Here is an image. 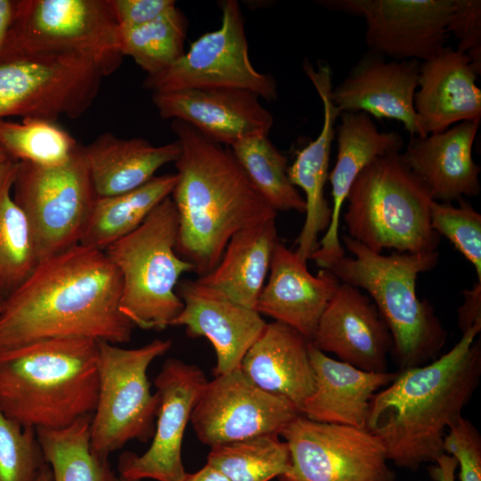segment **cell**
Instances as JSON below:
<instances>
[{
  "label": "cell",
  "mask_w": 481,
  "mask_h": 481,
  "mask_svg": "<svg viewBox=\"0 0 481 481\" xmlns=\"http://www.w3.org/2000/svg\"><path fill=\"white\" fill-rule=\"evenodd\" d=\"M123 282L104 251L81 244L41 261L5 296L0 352L38 340H131L135 325L120 311Z\"/></svg>",
  "instance_id": "1"
},
{
  "label": "cell",
  "mask_w": 481,
  "mask_h": 481,
  "mask_svg": "<svg viewBox=\"0 0 481 481\" xmlns=\"http://www.w3.org/2000/svg\"><path fill=\"white\" fill-rule=\"evenodd\" d=\"M473 328L446 354L398 371L371 398L365 428L383 444L388 461L417 470L445 453L449 426L462 416L481 379V345Z\"/></svg>",
  "instance_id": "2"
},
{
  "label": "cell",
  "mask_w": 481,
  "mask_h": 481,
  "mask_svg": "<svg viewBox=\"0 0 481 481\" xmlns=\"http://www.w3.org/2000/svg\"><path fill=\"white\" fill-rule=\"evenodd\" d=\"M171 128L181 146L175 162L178 180L170 196L178 214L175 251L200 278L216 268L235 233L277 212L231 149L182 120L173 119Z\"/></svg>",
  "instance_id": "3"
},
{
  "label": "cell",
  "mask_w": 481,
  "mask_h": 481,
  "mask_svg": "<svg viewBox=\"0 0 481 481\" xmlns=\"http://www.w3.org/2000/svg\"><path fill=\"white\" fill-rule=\"evenodd\" d=\"M98 342L38 340L0 352V410L23 427L62 429L92 415L99 395Z\"/></svg>",
  "instance_id": "4"
},
{
  "label": "cell",
  "mask_w": 481,
  "mask_h": 481,
  "mask_svg": "<svg viewBox=\"0 0 481 481\" xmlns=\"http://www.w3.org/2000/svg\"><path fill=\"white\" fill-rule=\"evenodd\" d=\"M352 254L330 270L341 282L364 289L385 321L393 340L392 355L399 371L428 364L441 355L448 333L427 299H420V273L435 268L437 250L426 253H375L344 234Z\"/></svg>",
  "instance_id": "5"
},
{
  "label": "cell",
  "mask_w": 481,
  "mask_h": 481,
  "mask_svg": "<svg viewBox=\"0 0 481 481\" xmlns=\"http://www.w3.org/2000/svg\"><path fill=\"white\" fill-rule=\"evenodd\" d=\"M433 199L400 152L375 158L357 175L343 214L348 236L375 253L437 250Z\"/></svg>",
  "instance_id": "6"
},
{
  "label": "cell",
  "mask_w": 481,
  "mask_h": 481,
  "mask_svg": "<svg viewBox=\"0 0 481 481\" xmlns=\"http://www.w3.org/2000/svg\"><path fill=\"white\" fill-rule=\"evenodd\" d=\"M177 233L178 214L169 196L104 250L122 277L120 311L135 327L163 330L183 310L176 286L193 266L176 254Z\"/></svg>",
  "instance_id": "7"
},
{
  "label": "cell",
  "mask_w": 481,
  "mask_h": 481,
  "mask_svg": "<svg viewBox=\"0 0 481 481\" xmlns=\"http://www.w3.org/2000/svg\"><path fill=\"white\" fill-rule=\"evenodd\" d=\"M99 395L90 425V446L102 458L126 443L152 438L159 407L152 393L148 368L172 346L171 339L156 338L136 348L97 341Z\"/></svg>",
  "instance_id": "8"
},
{
  "label": "cell",
  "mask_w": 481,
  "mask_h": 481,
  "mask_svg": "<svg viewBox=\"0 0 481 481\" xmlns=\"http://www.w3.org/2000/svg\"><path fill=\"white\" fill-rule=\"evenodd\" d=\"M102 77L97 66L80 55L8 48L0 54V120L77 118L96 100Z\"/></svg>",
  "instance_id": "9"
},
{
  "label": "cell",
  "mask_w": 481,
  "mask_h": 481,
  "mask_svg": "<svg viewBox=\"0 0 481 481\" xmlns=\"http://www.w3.org/2000/svg\"><path fill=\"white\" fill-rule=\"evenodd\" d=\"M9 48L80 55L103 77L114 73L124 58L110 0H16Z\"/></svg>",
  "instance_id": "10"
},
{
  "label": "cell",
  "mask_w": 481,
  "mask_h": 481,
  "mask_svg": "<svg viewBox=\"0 0 481 481\" xmlns=\"http://www.w3.org/2000/svg\"><path fill=\"white\" fill-rule=\"evenodd\" d=\"M12 196L26 216L38 263L78 245L97 199L84 146L60 166L19 161Z\"/></svg>",
  "instance_id": "11"
},
{
  "label": "cell",
  "mask_w": 481,
  "mask_h": 481,
  "mask_svg": "<svg viewBox=\"0 0 481 481\" xmlns=\"http://www.w3.org/2000/svg\"><path fill=\"white\" fill-rule=\"evenodd\" d=\"M218 29L203 34L177 61L148 75L143 87L153 93L193 88H241L266 101L277 98L274 78L252 65L240 4L227 0L222 6Z\"/></svg>",
  "instance_id": "12"
},
{
  "label": "cell",
  "mask_w": 481,
  "mask_h": 481,
  "mask_svg": "<svg viewBox=\"0 0 481 481\" xmlns=\"http://www.w3.org/2000/svg\"><path fill=\"white\" fill-rule=\"evenodd\" d=\"M289 469L279 481H395L379 439L366 428L322 423L299 414L281 432Z\"/></svg>",
  "instance_id": "13"
},
{
  "label": "cell",
  "mask_w": 481,
  "mask_h": 481,
  "mask_svg": "<svg viewBox=\"0 0 481 481\" xmlns=\"http://www.w3.org/2000/svg\"><path fill=\"white\" fill-rule=\"evenodd\" d=\"M299 414L292 403L262 390L238 368L207 382L190 421L198 439L212 447L257 436L280 435Z\"/></svg>",
  "instance_id": "14"
},
{
  "label": "cell",
  "mask_w": 481,
  "mask_h": 481,
  "mask_svg": "<svg viewBox=\"0 0 481 481\" xmlns=\"http://www.w3.org/2000/svg\"><path fill=\"white\" fill-rule=\"evenodd\" d=\"M327 7L362 17L369 52L427 61L445 47L454 0H333Z\"/></svg>",
  "instance_id": "15"
},
{
  "label": "cell",
  "mask_w": 481,
  "mask_h": 481,
  "mask_svg": "<svg viewBox=\"0 0 481 481\" xmlns=\"http://www.w3.org/2000/svg\"><path fill=\"white\" fill-rule=\"evenodd\" d=\"M208 380L195 364L167 359L154 379L159 396L155 431L143 454L126 452L118 459L123 481H181L186 471L182 460L184 431L194 405Z\"/></svg>",
  "instance_id": "16"
},
{
  "label": "cell",
  "mask_w": 481,
  "mask_h": 481,
  "mask_svg": "<svg viewBox=\"0 0 481 481\" xmlns=\"http://www.w3.org/2000/svg\"><path fill=\"white\" fill-rule=\"evenodd\" d=\"M310 343L359 370L388 371L390 331L372 299L350 284L340 282Z\"/></svg>",
  "instance_id": "17"
},
{
  "label": "cell",
  "mask_w": 481,
  "mask_h": 481,
  "mask_svg": "<svg viewBox=\"0 0 481 481\" xmlns=\"http://www.w3.org/2000/svg\"><path fill=\"white\" fill-rule=\"evenodd\" d=\"M176 293L183 307L170 326H183L188 336L205 337L210 341L216 355L215 376L240 368L245 354L266 326L261 314L198 279L179 281Z\"/></svg>",
  "instance_id": "18"
},
{
  "label": "cell",
  "mask_w": 481,
  "mask_h": 481,
  "mask_svg": "<svg viewBox=\"0 0 481 481\" xmlns=\"http://www.w3.org/2000/svg\"><path fill=\"white\" fill-rule=\"evenodd\" d=\"M162 118L182 120L220 144L232 146L255 135L268 136L273 123L259 96L241 88H193L153 93Z\"/></svg>",
  "instance_id": "19"
},
{
  "label": "cell",
  "mask_w": 481,
  "mask_h": 481,
  "mask_svg": "<svg viewBox=\"0 0 481 481\" xmlns=\"http://www.w3.org/2000/svg\"><path fill=\"white\" fill-rule=\"evenodd\" d=\"M420 61H390L367 52L332 87L330 99L342 112H364L401 122L412 136H425L414 110Z\"/></svg>",
  "instance_id": "20"
},
{
  "label": "cell",
  "mask_w": 481,
  "mask_h": 481,
  "mask_svg": "<svg viewBox=\"0 0 481 481\" xmlns=\"http://www.w3.org/2000/svg\"><path fill=\"white\" fill-rule=\"evenodd\" d=\"M306 60L303 69L314 85L322 103V126L318 136L297 153L288 176L290 183L305 193L306 218L295 241L298 257L307 262L318 248L319 236L328 229L331 218L324 187L329 176L331 143L340 111L330 99L331 69L327 62L318 61L317 69Z\"/></svg>",
  "instance_id": "21"
},
{
  "label": "cell",
  "mask_w": 481,
  "mask_h": 481,
  "mask_svg": "<svg viewBox=\"0 0 481 481\" xmlns=\"http://www.w3.org/2000/svg\"><path fill=\"white\" fill-rule=\"evenodd\" d=\"M335 128L338 154L329 173L331 186L330 223L310 257L320 268L330 269L345 255L340 242L341 210L347 193L360 172L375 158L398 153L404 140L396 132L379 131L371 117L364 112H342Z\"/></svg>",
  "instance_id": "22"
},
{
  "label": "cell",
  "mask_w": 481,
  "mask_h": 481,
  "mask_svg": "<svg viewBox=\"0 0 481 481\" xmlns=\"http://www.w3.org/2000/svg\"><path fill=\"white\" fill-rule=\"evenodd\" d=\"M255 310L298 331L309 341L340 281L330 270L321 268L314 275L306 262L278 241Z\"/></svg>",
  "instance_id": "23"
},
{
  "label": "cell",
  "mask_w": 481,
  "mask_h": 481,
  "mask_svg": "<svg viewBox=\"0 0 481 481\" xmlns=\"http://www.w3.org/2000/svg\"><path fill=\"white\" fill-rule=\"evenodd\" d=\"M480 74L467 54L449 46L420 62L413 104L425 135L481 119Z\"/></svg>",
  "instance_id": "24"
},
{
  "label": "cell",
  "mask_w": 481,
  "mask_h": 481,
  "mask_svg": "<svg viewBox=\"0 0 481 481\" xmlns=\"http://www.w3.org/2000/svg\"><path fill=\"white\" fill-rule=\"evenodd\" d=\"M480 120L460 122L442 133L410 140L403 159L434 200L459 201L480 194L481 167L472 156Z\"/></svg>",
  "instance_id": "25"
},
{
  "label": "cell",
  "mask_w": 481,
  "mask_h": 481,
  "mask_svg": "<svg viewBox=\"0 0 481 481\" xmlns=\"http://www.w3.org/2000/svg\"><path fill=\"white\" fill-rule=\"evenodd\" d=\"M308 355L314 389L300 414L317 422L365 428L373 395L389 385L396 372L375 373L335 360L310 342Z\"/></svg>",
  "instance_id": "26"
},
{
  "label": "cell",
  "mask_w": 481,
  "mask_h": 481,
  "mask_svg": "<svg viewBox=\"0 0 481 481\" xmlns=\"http://www.w3.org/2000/svg\"><path fill=\"white\" fill-rule=\"evenodd\" d=\"M309 340L294 329L272 322L245 354L240 369L262 390L287 399L301 411L314 389Z\"/></svg>",
  "instance_id": "27"
},
{
  "label": "cell",
  "mask_w": 481,
  "mask_h": 481,
  "mask_svg": "<svg viewBox=\"0 0 481 481\" xmlns=\"http://www.w3.org/2000/svg\"><path fill=\"white\" fill-rule=\"evenodd\" d=\"M84 151L97 197H109L150 181L161 167L177 160L181 146L177 140L156 146L143 138H120L105 132Z\"/></svg>",
  "instance_id": "28"
},
{
  "label": "cell",
  "mask_w": 481,
  "mask_h": 481,
  "mask_svg": "<svg viewBox=\"0 0 481 481\" xmlns=\"http://www.w3.org/2000/svg\"><path fill=\"white\" fill-rule=\"evenodd\" d=\"M278 241L276 217L242 229L231 238L216 268L198 280L255 309Z\"/></svg>",
  "instance_id": "29"
},
{
  "label": "cell",
  "mask_w": 481,
  "mask_h": 481,
  "mask_svg": "<svg viewBox=\"0 0 481 481\" xmlns=\"http://www.w3.org/2000/svg\"><path fill=\"white\" fill-rule=\"evenodd\" d=\"M177 180L176 173L155 175L132 191L97 197L79 244L104 251L135 231L155 207L171 196Z\"/></svg>",
  "instance_id": "30"
},
{
  "label": "cell",
  "mask_w": 481,
  "mask_h": 481,
  "mask_svg": "<svg viewBox=\"0 0 481 481\" xmlns=\"http://www.w3.org/2000/svg\"><path fill=\"white\" fill-rule=\"evenodd\" d=\"M19 161L0 166V291L18 287L38 264L31 232L12 196Z\"/></svg>",
  "instance_id": "31"
},
{
  "label": "cell",
  "mask_w": 481,
  "mask_h": 481,
  "mask_svg": "<svg viewBox=\"0 0 481 481\" xmlns=\"http://www.w3.org/2000/svg\"><path fill=\"white\" fill-rule=\"evenodd\" d=\"M92 417H82L62 429H36L53 481H123L108 458L91 450Z\"/></svg>",
  "instance_id": "32"
},
{
  "label": "cell",
  "mask_w": 481,
  "mask_h": 481,
  "mask_svg": "<svg viewBox=\"0 0 481 481\" xmlns=\"http://www.w3.org/2000/svg\"><path fill=\"white\" fill-rule=\"evenodd\" d=\"M230 147L253 186L276 212L305 213V200L288 176L287 158L268 136L247 137Z\"/></svg>",
  "instance_id": "33"
},
{
  "label": "cell",
  "mask_w": 481,
  "mask_h": 481,
  "mask_svg": "<svg viewBox=\"0 0 481 481\" xmlns=\"http://www.w3.org/2000/svg\"><path fill=\"white\" fill-rule=\"evenodd\" d=\"M280 435H263L210 447L207 463L232 481H270L290 467L289 450Z\"/></svg>",
  "instance_id": "34"
},
{
  "label": "cell",
  "mask_w": 481,
  "mask_h": 481,
  "mask_svg": "<svg viewBox=\"0 0 481 481\" xmlns=\"http://www.w3.org/2000/svg\"><path fill=\"white\" fill-rule=\"evenodd\" d=\"M0 144L12 159L43 167L66 163L79 145L56 122L39 118L0 120Z\"/></svg>",
  "instance_id": "35"
},
{
  "label": "cell",
  "mask_w": 481,
  "mask_h": 481,
  "mask_svg": "<svg viewBox=\"0 0 481 481\" xmlns=\"http://www.w3.org/2000/svg\"><path fill=\"white\" fill-rule=\"evenodd\" d=\"M188 22L176 6L139 27L121 30L122 51L148 75L159 73L183 53Z\"/></svg>",
  "instance_id": "36"
},
{
  "label": "cell",
  "mask_w": 481,
  "mask_h": 481,
  "mask_svg": "<svg viewBox=\"0 0 481 481\" xmlns=\"http://www.w3.org/2000/svg\"><path fill=\"white\" fill-rule=\"evenodd\" d=\"M46 464L36 429L0 410V481H36Z\"/></svg>",
  "instance_id": "37"
},
{
  "label": "cell",
  "mask_w": 481,
  "mask_h": 481,
  "mask_svg": "<svg viewBox=\"0 0 481 481\" xmlns=\"http://www.w3.org/2000/svg\"><path fill=\"white\" fill-rule=\"evenodd\" d=\"M458 202L453 206L452 202L433 200L431 224L474 266L477 281L481 282V215L468 200L461 199Z\"/></svg>",
  "instance_id": "38"
},
{
  "label": "cell",
  "mask_w": 481,
  "mask_h": 481,
  "mask_svg": "<svg viewBox=\"0 0 481 481\" xmlns=\"http://www.w3.org/2000/svg\"><path fill=\"white\" fill-rule=\"evenodd\" d=\"M444 450L457 461L461 481H481V436L471 421L461 416L449 426Z\"/></svg>",
  "instance_id": "39"
},
{
  "label": "cell",
  "mask_w": 481,
  "mask_h": 481,
  "mask_svg": "<svg viewBox=\"0 0 481 481\" xmlns=\"http://www.w3.org/2000/svg\"><path fill=\"white\" fill-rule=\"evenodd\" d=\"M447 30L457 40L456 50L467 54L481 73V1L454 0Z\"/></svg>",
  "instance_id": "40"
},
{
  "label": "cell",
  "mask_w": 481,
  "mask_h": 481,
  "mask_svg": "<svg viewBox=\"0 0 481 481\" xmlns=\"http://www.w3.org/2000/svg\"><path fill=\"white\" fill-rule=\"evenodd\" d=\"M120 30L148 23L176 6L174 0H110Z\"/></svg>",
  "instance_id": "41"
},
{
  "label": "cell",
  "mask_w": 481,
  "mask_h": 481,
  "mask_svg": "<svg viewBox=\"0 0 481 481\" xmlns=\"http://www.w3.org/2000/svg\"><path fill=\"white\" fill-rule=\"evenodd\" d=\"M463 303L459 307L458 324L461 334L473 328L481 329V282L477 281L469 289L462 291Z\"/></svg>",
  "instance_id": "42"
},
{
  "label": "cell",
  "mask_w": 481,
  "mask_h": 481,
  "mask_svg": "<svg viewBox=\"0 0 481 481\" xmlns=\"http://www.w3.org/2000/svg\"><path fill=\"white\" fill-rule=\"evenodd\" d=\"M16 0H0V54L9 47Z\"/></svg>",
  "instance_id": "43"
},
{
  "label": "cell",
  "mask_w": 481,
  "mask_h": 481,
  "mask_svg": "<svg viewBox=\"0 0 481 481\" xmlns=\"http://www.w3.org/2000/svg\"><path fill=\"white\" fill-rule=\"evenodd\" d=\"M436 466L431 468V477L436 481H455L457 461L451 455L444 453L436 461Z\"/></svg>",
  "instance_id": "44"
},
{
  "label": "cell",
  "mask_w": 481,
  "mask_h": 481,
  "mask_svg": "<svg viewBox=\"0 0 481 481\" xmlns=\"http://www.w3.org/2000/svg\"><path fill=\"white\" fill-rule=\"evenodd\" d=\"M181 481H232L216 468L206 463L194 473H185Z\"/></svg>",
  "instance_id": "45"
},
{
  "label": "cell",
  "mask_w": 481,
  "mask_h": 481,
  "mask_svg": "<svg viewBox=\"0 0 481 481\" xmlns=\"http://www.w3.org/2000/svg\"><path fill=\"white\" fill-rule=\"evenodd\" d=\"M36 481H53V473L50 466L46 464Z\"/></svg>",
  "instance_id": "46"
},
{
  "label": "cell",
  "mask_w": 481,
  "mask_h": 481,
  "mask_svg": "<svg viewBox=\"0 0 481 481\" xmlns=\"http://www.w3.org/2000/svg\"><path fill=\"white\" fill-rule=\"evenodd\" d=\"M10 159H12L8 156L6 151L4 150V148L0 144V166Z\"/></svg>",
  "instance_id": "47"
},
{
  "label": "cell",
  "mask_w": 481,
  "mask_h": 481,
  "mask_svg": "<svg viewBox=\"0 0 481 481\" xmlns=\"http://www.w3.org/2000/svg\"><path fill=\"white\" fill-rule=\"evenodd\" d=\"M4 298H5V295L3 292L0 291V312H1V309L3 307Z\"/></svg>",
  "instance_id": "48"
}]
</instances>
